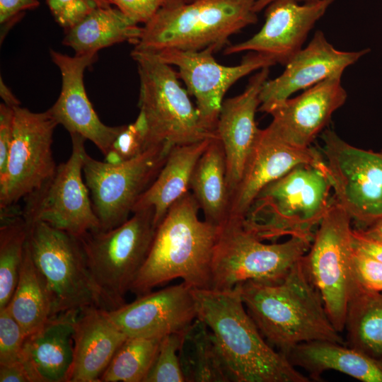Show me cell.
<instances>
[{
	"label": "cell",
	"mask_w": 382,
	"mask_h": 382,
	"mask_svg": "<svg viewBox=\"0 0 382 382\" xmlns=\"http://www.w3.org/2000/svg\"><path fill=\"white\" fill-rule=\"evenodd\" d=\"M236 287L265 340L286 357L303 342L320 340L345 345L327 314L302 257L279 283L246 281Z\"/></svg>",
	"instance_id": "6da1fadb"
},
{
	"label": "cell",
	"mask_w": 382,
	"mask_h": 382,
	"mask_svg": "<svg viewBox=\"0 0 382 382\" xmlns=\"http://www.w3.org/2000/svg\"><path fill=\"white\" fill-rule=\"evenodd\" d=\"M197 318L213 333L231 381L309 382L287 357L265 340L237 287L193 289Z\"/></svg>",
	"instance_id": "7a4b0ae2"
},
{
	"label": "cell",
	"mask_w": 382,
	"mask_h": 382,
	"mask_svg": "<svg viewBox=\"0 0 382 382\" xmlns=\"http://www.w3.org/2000/svg\"><path fill=\"white\" fill-rule=\"evenodd\" d=\"M199 209L190 191L170 207L156 228L130 291L140 296L178 278L193 289H211L212 262L220 226L201 221Z\"/></svg>",
	"instance_id": "3957f363"
},
{
	"label": "cell",
	"mask_w": 382,
	"mask_h": 382,
	"mask_svg": "<svg viewBox=\"0 0 382 382\" xmlns=\"http://www.w3.org/2000/svg\"><path fill=\"white\" fill-rule=\"evenodd\" d=\"M257 0H170L141 27L132 52L155 54L177 49L216 50L257 21Z\"/></svg>",
	"instance_id": "277c9868"
},
{
	"label": "cell",
	"mask_w": 382,
	"mask_h": 382,
	"mask_svg": "<svg viewBox=\"0 0 382 382\" xmlns=\"http://www.w3.org/2000/svg\"><path fill=\"white\" fill-rule=\"evenodd\" d=\"M331 190L325 160L299 165L260 191L243 226L262 241L284 236L313 240L333 201Z\"/></svg>",
	"instance_id": "5b68a950"
},
{
	"label": "cell",
	"mask_w": 382,
	"mask_h": 382,
	"mask_svg": "<svg viewBox=\"0 0 382 382\" xmlns=\"http://www.w3.org/2000/svg\"><path fill=\"white\" fill-rule=\"evenodd\" d=\"M132 214L115 228L89 231L79 238L103 308L108 311L125 303L126 294L146 260L156 233L153 208Z\"/></svg>",
	"instance_id": "8992f818"
},
{
	"label": "cell",
	"mask_w": 382,
	"mask_h": 382,
	"mask_svg": "<svg viewBox=\"0 0 382 382\" xmlns=\"http://www.w3.org/2000/svg\"><path fill=\"white\" fill-rule=\"evenodd\" d=\"M243 221L228 219L220 226L211 289L229 290L246 281L279 283L308 252L313 241L291 236L283 243H265L244 227Z\"/></svg>",
	"instance_id": "52a82bcc"
},
{
	"label": "cell",
	"mask_w": 382,
	"mask_h": 382,
	"mask_svg": "<svg viewBox=\"0 0 382 382\" xmlns=\"http://www.w3.org/2000/svg\"><path fill=\"white\" fill-rule=\"evenodd\" d=\"M139 77V107L147 125V144L172 146L217 137L207 129L187 91L170 64L151 54L132 52Z\"/></svg>",
	"instance_id": "ba28073f"
},
{
	"label": "cell",
	"mask_w": 382,
	"mask_h": 382,
	"mask_svg": "<svg viewBox=\"0 0 382 382\" xmlns=\"http://www.w3.org/2000/svg\"><path fill=\"white\" fill-rule=\"evenodd\" d=\"M28 224L27 243L51 301V317L90 306L103 308L78 237L49 224Z\"/></svg>",
	"instance_id": "9c48e42d"
},
{
	"label": "cell",
	"mask_w": 382,
	"mask_h": 382,
	"mask_svg": "<svg viewBox=\"0 0 382 382\" xmlns=\"http://www.w3.org/2000/svg\"><path fill=\"white\" fill-rule=\"evenodd\" d=\"M173 146L154 145L119 163L98 161L86 152L83 173L100 230L115 228L129 218L139 197L161 170Z\"/></svg>",
	"instance_id": "30bf717a"
},
{
	"label": "cell",
	"mask_w": 382,
	"mask_h": 382,
	"mask_svg": "<svg viewBox=\"0 0 382 382\" xmlns=\"http://www.w3.org/2000/svg\"><path fill=\"white\" fill-rule=\"evenodd\" d=\"M70 137L69 158L23 199L22 212L28 224L42 221L79 238L100 229V226L82 178L86 139L78 134H70Z\"/></svg>",
	"instance_id": "8fae6325"
},
{
	"label": "cell",
	"mask_w": 382,
	"mask_h": 382,
	"mask_svg": "<svg viewBox=\"0 0 382 382\" xmlns=\"http://www.w3.org/2000/svg\"><path fill=\"white\" fill-rule=\"evenodd\" d=\"M321 137L333 198L357 228H366L382 217V150L354 146L330 129Z\"/></svg>",
	"instance_id": "7c38bea8"
},
{
	"label": "cell",
	"mask_w": 382,
	"mask_h": 382,
	"mask_svg": "<svg viewBox=\"0 0 382 382\" xmlns=\"http://www.w3.org/2000/svg\"><path fill=\"white\" fill-rule=\"evenodd\" d=\"M352 219L334 199L302 257L306 272L319 290L327 314L339 332L345 327L353 251Z\"/></svg>",
	"instance_id": "4fadbf2b"
},
{
	"label": "cell",
	"mask_w": 382,
	"mask_h": 382,
	"mask_svg": "<svg viewBox=\"0 0 382 382\" xmlns=\"http://www.w3.org/2000/svg\"><path fill=\"white\" fill-rule=\"evenodd\" d=\"M13 139L5 178L0 181V209L17 204L55 171L52 144L58 125L50 109L34 112L13 108Z\"/></svg>",
	"instance_id": "5bb4252c"
},
{
	"label": "cell",
	"mask_w": 382,
	"mask_h": 382,
	"mask_svg": "<svg viewBox=\"0 0 382 382\" xmlns=\"http://www.w3.org/2000/svg\"><path fill=\"white\" fill-rule=\"evenodd\" d=\"M215 51L214 47L197 51L169 49L154 54L178 68V74L185 82L188 93L196 99L202 123L210 132H216L224 97L228 88L250 73L277 64L269 56L251 52L240 64L225 66L216 61Z\"/></svg>",
	"instance_id": "9a60e30c"
},
{
	"label": "cell",
	"mask_w": 382,
	"mask_h": 382,
	"mask_svg": "<svg viewBox=\"0 0 382 382\" xmlns=\"http://www.w3.org/2000/svg\"><path fill=\"white\" fill-rule=\"evenodd\" d=\"M343 72H337L294 98L272 106V117L266 132L279 141L296 149H306L329 124L333 113L346 102L342 85Z\"/></svg>",
	"instance_id": "2e32d148"
},
{
	"label": "cell",
	"mask_w": 382,
	"mask_h": 382,
	"mask_svg": "<svg viewBox=\"0 0 382 382\" xmlns=\"http://www.w3.org/2000/svg\"><path fill=\"white\" fill-rule=\"evenodd\" d=\"M334 0H274L265 8L261 29L248 40L226 47L225 54L253 52L285 66L303 48L309 32Z\"/></svg>",
	"instance_id": "e0dca14e"
},
{
	"label": "cell",
	"mask_w": 382,
	"mask_h": 382,
	"mask_svg": "<svg viewBox=\"0 0 382 382\" xmlns=\"http://www.w3.org/2000/svg\"><path fill=\"white\" fill-rule=\"evenodd\" d=\"M107 313L127 337L149 338L182 332L197 318L193 288L183 282L137 296Z\"/></svg>",
	"instance_id": "ac0fdd59"
},
{
	"label": "cell",
	"mask_w": 382,
	"mask_h": 382,
	"mask_svg": "<svg viewBox=\"0 0 382 382\" xmlns=\"http://www.w3.org/2000/svg\"><path fill=\"white\" fill-rule=\"evenodd\" d=\"M50 54L62 75L60 94L50 110L58 125L69 134L90 140L105 156L122 125L110 127L102 122L87 96L83 74L97 59V53L70 57L50 50Z\"/></svg>",
	"instance_id": "d6986e66"
},
{
	"label": "cell",
	"mask_w": 382,
	"mask_h": 382,
	"mask_svg": "<svg viewBox=\"0 0 382 382\" xmlns=\"http://www.w3.org/2000/svg\"><path fill=\"white\" fill-rule=\"evenodd\" d=\"M370 51H342L326 39L321 30L313 35L304 48L285 65L281 75L267 80L260 93L258 110L267 112L274 104L283 101L301 90L308 89L332 74L344 72Z\"/></svg>",
	"instance_id": "ffe728a7"
},
{
	"label": "cell",
	"mask_w": 382,
	"mask_h": 382,
	"mask_svg": "<svg viewBox=\"0 0 382 382\" xmlns=\"http://www.w3.org/2000/svg\"><path fill=\"white\" fill-rule=\"evenodd\" d=\"M323 161V156L312 146L294 148L260 129L242 177L229 195L227 220H243L260 191L294 167Z\"/></svg>",
	"instance_id": "44dd1931"
},
{
	"label": "cell",
	"mask_w": 382,
	"mask_h": 382,
	"mask_svg": "<svg viewBox=\"0 0 382 382\" xmlns=\"http://www.w3.org/2000/svg\"><path fill=\"white\" fill-rule=\"evenodd\" d=\"M269 74L270 67L260 69L250 79L242 93L224 100L221 108L216 131L226 156L229 195L242 177L260 132L255 113Z\"/></svg>",
	"instance_id": "7402d4cb"
},
{
	"label": "cell",
	"mask_w": 382,
	"mask_h": 382,
	"mask_svg": "<svg viewBox=\"0 0 382 382\" xmlns=\"http://www.w3.org/2000/svg\"><path fill=\"white\" fill-rule=\"evenodd\" d=\"M79 312L52 316L26 337L21 362L30 382L68 381L74 359V323Z\"/></svg>",
	"instance_id": "603a6c76"
},
{
	"label": "cell",
	"mask_w": 382,
	"mask_h": 382,
	"mask_svg": "<svg viewBox=\"0 0 382 382\" xmlns=\"http://www.w3.org/2000/svg\"><path fill=\"white\" fill-rule=\"evenodd\" d=\"M127 337L107 310L90 306L80 311L74 323V359L67 382H99Z\"/></svg>",
	"instance_id": "cb8c5ba5"
},
{
	"label": "cell",
	"mask_w": 382,
	"mask_h": 382,
	"mask_svg": "<svg viewBox=\"0 0 382 382\" xmlns=\"http://www.w3.org/2000/svg\"><path fill=\"white\" fill-rule=\"evenodd\" d=\"M287 358L295 367L321 381V374L334 370L363 382H382V359L351 347L330 341H310L295 346Z\"/></svg>",
	"instance_id": "d4e9b609"
},
{
	"label": "cell",
	"mask_w": 382,
	"mask_h": 382,
	"mask_svg": "<svg viewBox=\"0 0 382 382\" xmlns=\"http://www.w3.org/2000/svg\"><path fill=\"white\" fill-rule=\"evenodd\" d=\"M213 138L173 146L157 177L139 197L132 213L141 209L153 208L154 224L157 228L170 207L190 191L196 163Z\"/></svg>",
	"instance_id": "484cf974"
},
{
	"label": "cell",
	"mask_w": 382,
	"mask_h": 382,
	"mask_svg": "<svg viewBox=\"0 0 382 382\" xmlns=\"http://www.w3.org/2000/svg\"><path fill=\"white\" fill-rule=\"evenodd\" d=\"M141 33V27L119 8L98 6L66 30L62 42L72 48L76 55H84L124 42L134 45Z\"/></svg>",
	"instance_id": "4316f807"
},
{
	"label": "cell",
	"mask_w": 382,
	"mask_h": 382,
	"mask_svg": "<svg viewBox=\"0 0 382 382\" xmlns=\"http://www.w3.org/2000/svg\"><path fill=\"white\" fill-rule=\"evenodd\" d=\"M190 190L205 221L216 226H221L227 221L229 192L226 156L219 137L212 139L197 162L190 180Z\"/></svg>",
	"instance_id": "83f0119b"
},
{
	"label": "cell",
	"mask_w": 382,
	"mask_h": 382,
	"mask_svg": "<svg viewBox=\"0 0 382 382\" xmlns=\"http://www.w3.org/2000/svg\"><path fill=\"white\" fill-rule=\"evenodd\" d=\"M178 356L185 382L231 381L213 333L199 318L183 332Z\"/></svg>",
	"instance_id": "f1b7e54d"
},
{
	"label": "cell",
	"mask_w": 382,
	"mask_h": 382,
	"mask_svg": "<svg viewBox=\"0 0 382 382\" xmlns=\"http://www.w3.org/2000/svg\"><path fill=\"white\" fill-rule=\"evenodd\" d=\"M345 328L349 347L382 359V291L351 279Z\"/></svg>",
	"instance_id": "f546056e"
},
{
	"label": "cell",
	"mask_w": 382,
	"mask_h": 382,
	"mask_svg": "<svg viewBox=\"0 0 382 382\" xmlns=\"http://www.w3.org/2000/svg\"><path fill=\"white\" fill-rule=\"evenodd\" d=\"M6 308L27 336L39 330L51 317L50 294L27 241L18 283Z\"/></svg>",
	"instance_id": "4dcf8cb0"
},
{
	"label": "cell",
	"mask_w": 382,
	"mask_h": 382,
	"mask_svg": "<svg viewBox=\"0 0 382 382\" xmlns=\"http://www.w3.org/2000/svg\"><path fill=\"white\" fill-rule=\"evenodd\" d=\"M28 231L18 204L0 209V309L7 306L16 289Z\"/></svg>",
	"instance_id": "1f68e13d"
},
{
	"label": "cell",
	"mask_w": 382,
	"mask_h": 382,
	"mask_svg": "<svg viewBox=\"0 0 382 382\" xmlns=\"http://www.w3.org/2000/svg\"><path fill=\"white\" fill-rule=\"evenodd\" d=\"M162 337H127L100 378L103 382H144Z\"/></svg>",
	"instance_id": "d6a6232c"
},
{
	"label": "cell",
	"mask_w": 382,
	"mask_h": 382,
	"mask_svg": "<svg viewBox=\"0 0 382 382\" xmlns=\"http://www.w3.org/2000/svg\"><path fill=\"white\" fill-rule=\"evenodd\" d=\"M148 148L147 125L143 115L139 112L136 120L122 128L112 143L104 161L119 163L130 160Z\"/></svg>",
	"instance_id": "836d02e7"
},
{
	"label": "cell",
	"mask_w": 382,
	"mask_h": 382,
	"mask_svg": "<svg viewBox=\"0 0 382 382\" xmlns=\"http://www.w3.org/2000/svg\"><path fill=\"white\" fill-rule=\"evenodd\" d=\"M182 333H172L162 337L144 382L185 381L178 356Z\"/></svg>",
	"instance_id": "e575fe53"
},
{
	"label": "cell",
	"mask_w": 382,
	"mask_h": 382,
	"mask_svg": "<svg viewBox=\"0 0 382 382\" xmlns=\"http://www.w3.org/2000/svg\"><path fill=\"white\" fill-rule=\"evenodd\" d=\"M26 337L8 308L0 309V366L21 362Z\"/></svg>",
	"instance_id": "d590c367"
},
{
	"label": "cell",
	"mask_w": 382,
	"mask_h": 382,
	"mask_svg": "<svg viewBox=\"0 0 382 382\" xmlns=\"http://www.w3.org/2000/svg\"><path fill=\"white\" fill-rule=\"evenodd\" d=\"M350 276L363 289L382 291V262L354 248L350 262Z\"/></svg>",
	"instance_id": "8d00e7d4"
},
{
	"label": "cell",
	"mask_w": 382,
	"mask_h": 382,
	"mask_svg": "<svg viewBox=\"0 0 382 382\" xmlns=\"http://www.w3.org/2000/svg\"><path fill=\"white\" fill-rule=\"evenodd\" d=\"M56 22L69 30L98 6L94 0H46Z\"/></svg>",
	"instance_id": "74e56055"
},
{
	"label": "cell",
	"mask_w": 382,
	"mask_h": 382,
	"mask_svg": "<svg viewBox=\"0 0 382 382\" xmlns=\"http://www.w3.org/2000/svg\"><path fill=\"white\" fill-rule=\"evenodd\" d=\"M170 0H112L124 14L136 23H146Z\"/></svg>",
	"instance_id": "f35d334b"
},
{
	"label": "cell",
	"mask_w": 382,
	"mask_h": 382,
	"mask_svg": "<svg viewBox=\"0 0 382 382\" xmlns=\"http://www.w3.org/2000/svg\"><path fill=\"white\" fill-rule=\"evenodd\" d=\"M14 110L5 103L0 105V181L6 175L13 139Z\"/></svg>",
	"instance_id": "ab89813d"
},
{
	"label": "cell",
	"mask_w": 382,
	"mask_h": 382,
	"mask_svg": "<svg viewBox=\"0 0 382 382\" xmlns=\"http://www.w3.org/2000/svg\"><path fill=\"white\" fill-rule=\"evenodd\" d=\"M38 0H0L1 25L8 23L23 11L37 7Z\"/></svg>",
	"instance_id": "60d3db41"
},
{
	"label": "cell",
	"mask_w": 382,
	"mask_h": 382,
	"mask_svg": "<svg viewBox=\"0 0 382 382\" xmlns=\"http://www.w3.org/2000/svg\"><path fill=\"white\" fill-rule=\"evenodd\" d=\"M354 248L382 262V242L365 236L359 229H352Z\"/></svg>",
	"instance_id": "b9f144b4"
},
{
	"label": "cell",
	"mask_w": 382,
	"mask_h": 382,
	"mask_svg": "<svg viewBox=\"0 0 382 382\" xmlns=\"http://www.w3.org/2000/svg\"><path fill=\"white\" fill-rule=\"evenodd\" d=\"M1 382H30L21 362L0 366Z\"/></svg>",
	"instance_id": "7bdbcfd3"
},
{
	"label": "cell",
	"mask_w": 382,
	"mask_h": 382,
	"mask_svg": "<svg viewBox=\"0 0 382 382\" xmlns=\"http://www.w3.org/2000/svg\"><path fill=\"white\" fill-rule=\"evenodd\" d=\"M359 229L362 234L371 239L382 242V217L364 229Z\"/></svg>",
	"instance_id": "ee69618b"
},
{
	"label": "cell",
	"mask_w": 382,
	"mask_h": 382,
	"mask_svg": "<svg viewBox=\"0 0 382 382\" xmlns=\"http://www.w3.org/2000/svg\"><path fill=\"white\" fill-rule=\"evenodd\" d=\"M0 96L6 105L14 108L21 105L20 101L16 98L11 90L0 78Z\"/></svg>",
	"instance_id": "f6af8a7d"
},
{
	"label": "cell",
	"mask_w": 382,
	"mask_h": 382,
	"mask_svg": "<svg viewBox=\"0 0 382 382\" xmlns=\"http://www.w3.org/2000/svg\"><path fill=\"white\" fill-rule=\"evenodd\" d=\"M274 0H257L255 4V11L258 13L265 8L270 4H271ZM297 1L302 3L306 2L310 0H296Z\"/></svg>",
	"instance_id": "bcb514c9"
},
{
	"label": "cell",
	"mask_w": 382,
	"mask_h": 382,
	"mask_svg": "<svg viewBox=\"0 0 382 382\" xmlns=\"http://www.w3.org/2000/svg\"><path fill=\"white\" fill-rule=\"evenodd\" d=\"M94 1H96L100 7H106L111 5L105 0H94Z\"/></svg>",
	"instance_id": "7dc6e473"
},
{
	"label": "cell",
	"mask_w": 382,
	"mask_h": 382,
	"mask_svg": "<svg viewBox=\"0 0 382 382\" xmlns=\"http://www.w3.org/2000/svg\"><path fill=\"white\" fill-rule=\"evenodd\" d=\"M108 1L110 4H112V0H105Z\"/></svg>",
	"instance_id": "c3c4849f"
}]
</instances>
